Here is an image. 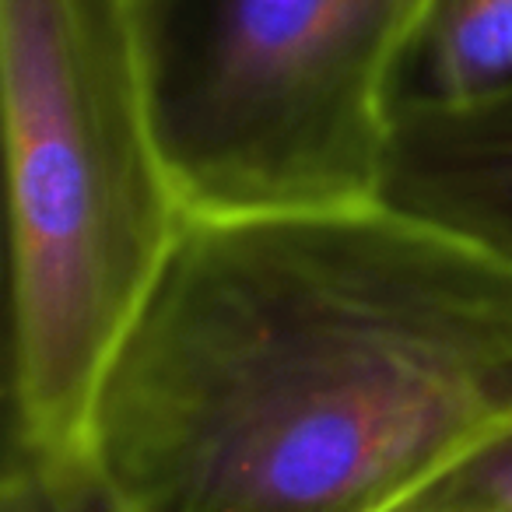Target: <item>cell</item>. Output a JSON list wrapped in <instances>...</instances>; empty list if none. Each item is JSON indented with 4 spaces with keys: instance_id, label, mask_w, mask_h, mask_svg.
<instances>
[{
    "instance_id": "obj_1",
    "label": "cell",
    "mask_w": 512,
    "mask_h": 512,
    "mask_svg": "<svg viewBox=\"0 0 512 512\" xmlns=\"http://www.w3.org/2000/svg\"><path fill=\"white\" fill-rule=\"evenodd\" d=\"M512 421V267L365 204L186 214L81 432L113 512H393Z\"/></svg>"
},
{
    "instance_id": "obj_2",
    "label": "cell",
    "mask_w": 512,
    "mask_h": 512,
    "mask_svg": "<svg viewBox=\"0 0 512 512\" xmlns=\"http://www.w3.org/2000/svg\"><path fill=\"white\" fill-rule=\"evenodd\" d=\"M11 320L8 449L71 456L176 246L134 0H0Z\"/></svg>"
},
{
    "instance_id": "obj_3",
    "label": "cell",
    "mask_w": 512,
    "mask_h": 512,
    "mask_svg": "<svg viewBox=\"0 0 512 512\" xmlns=\"http://www.w3.org/2000/svg\"><path fill=\"white\" fill-rule=\"evenodd\" d=\"M404 0H134L186 214L376 200Z\"/></svg>"
},
{
    "instance_id": "obj_4",
    "label": "cell",
    "mask_w": 512,
    "mask_h": 512,
    "mask_svg": "<svg viewBox=\"0 0 512 512\" xmlns=\"http://www.w3.org/2000/svg\"><path fill=\"white\" fill-rule=\"evenodd\" d=\"M376 200L512 267V92L393 116Z\"/></svg>"
},
{
    "instance_id": "obj_5",
    "label": "cell",
    "mask_w": 512,
    "mask_h": 512,
    "mask_svg": "<svg viewBox=\"0 0 512 512\" xmlns=\"http://www.w3.org/2000/svg\"><path fill=\"white\" fill-rule=\"evenodd\" d=\"M512 92V0H404L390 116Z\"/></svg>"
},
{
    "instance_id": "obj_6",
    "label": "cell",
    "mask_w": 512,
    "mask_h": 512,
    "mask_svg": "<svg viewBox=\"0 0 512 512\" xmlns=\"http://www.w3.org/2000/svg\"><path fill=\"white\" fill-rule=\"evenodd\" d=\"M393 512H512V421L463 449Z\"/></svg>"
}]
</instances>
